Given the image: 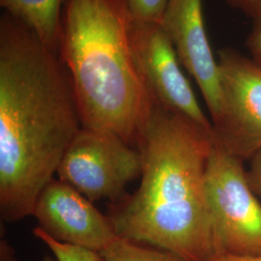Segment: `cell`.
<instances>
[{
  "label": "cell",
  "mask_w": 261,
  "mask_h": 261,
  "mask_svg": "<svg viewBox=\"0 0 261 261\" xmlns=\"http://www.w3.org/2000/svg\"><path fill=\"white\" fill-rule=\"evenodd\" d=\"M83 128L68 69L22 22L0 17V214L32 216Z\"/></svg>",
  "instance_id": "obj_1"
},
{
  "label": "cell",
  "mask_w": 261,
  "mask_h": 261,
  "mask_svg": "<svg viewBox=\"0 0 261 261\" xmlns=\"http://www.w3.org/2000/svg\"><path fill=\"white\" fill-rule=\"evenodd\" d=\"M215 132L152 100L140 132L139 189L110 218L116 233L149 244L185 261L218 253L206 192Z\"/></svg>",
  "instance_id": "obj_2"
},
{
  "label": "cell",
  "mask_w": 261,
  "mask_h": 261,
  "mask_svg": "<svg viewBox=\"0 0 261 261\" xmlns=\"http://www.w3.org/2000/svg\"><path fill=\"white\" fill-rule=\"evenodd\" d=\"M132 21L128 0H65L58 43L83 127L130 145L152 107L130 47Z\"/></svg>",
  "instance_id": "obj_3"
},
{
  "label": "cell",
  "mask_w": 261,
  "mask_h": 261,
  "mask_svg": "<svg viewBox=\"0 0 261 261\" xmlns=\"http://www.w3.org/2000/svg\"><path fill=\"white\" fill-rule=\"evenodd\" d=\"M206 192L218 253L261 254V200L244 161L216 139L207 163Z\"/></svg>",
  "instance_id": "obj_4"
},
{
  "label": "cell",
  "mask_w": 261,
  "mask_h": 261,
  "mask_svg": "<svg viewBox=\"0 0 261 261\" xmlns=\"http://www.w3.org/2000/svg\"><path fill=\"white\" fill-rule=\"evenodd\" d=\"M141 171L140 150L115 135L83 127L66 151L56 174L94 202L117 198Z\"/></svg>",
  "instance_id": "obj_5"
},
{
  "label": "cell",
  "mask_w": 261,
  "mask_h": 261,
  "mask_svg": "<svg viewBox=\"0 0 261 261\" xmlns=\"http://www.w3.org/2000/svg\"><path fill=\"white\" fill-rule=\"evenodd\" d=\"M221 115L215 139L232 155L250 160L261 150V65L232 47L218 53Z\"/></svg>",
  "instance_id": "obj_6"
},
{
  "label": "cell",
  "mask_w": 261,
  "mask_h": 261,
  "mask_svg": "<svg viewBox=\"0 0 261 261\" xmlns=\"http://www.w3.org/2000/svg\"><path fill=\"white\" fill-rule=\"evenodd\" d=\"M130 43L135 62L153 101L215 132L180 68L177 53L160 22L133 19Z\"/></svg>",
  "instance_id": "obj_7"
},
{
  "label": "cell",
  "mask_w": 261,
  "mask_h": 261,
  "mask_svg": "<svg viewBox=\"0 0 261 261\" xmlns=\"http://www.w3.org/2000/svg\"><path fill=\"white\" fill-rule=\"evenodd\" d=\"M32 216L56 240L99 253L118 236L110 218L60 179L53 180L43 190Z\"/></svg>",
  "instance_id": "obj_8"
},
{
  "label": "cell",
  "mask_w": 261,
  "mask_h": 261,
  "mask_svg": "<svg viewBox=\"0 0 261 261\" xmlns=\"http://www.w3.org/2000/svg\"><path fill=\"white\" fill-rule=\"evenodd\" d=\"M161 24L198 85L216 126L221 115L219 67L206 34L202 0H168Z\"/></svg>",
  "instance_id": "obj_9"
},
{
  "label": "cell",
  "mask_w": 261,
  "mask_h": 261,
  "mask_svg": "<svg viewBox=\"0 0 261 261\" xmlns=\"http://www.w3.org/2000/svg\"><path fill=\"white\" fill-rule=\"evenodd\" d=\"M65 0H0V6L28 27L58 56V43Z\"/></svg>",
  "instance_id": "obj_10"
},
{
  "label": "cell",
  "mask_w": 261,
  "mask_h": 261,
  "mask_svg": "<svg viewBox=\"0 0 261 261\" xmlns=\"http://www.w3.org/2000/svg\"><path fill=\"white\" fill-rule=\"evenodd\" d=\"M100 254L103 261H185L172 252L146 248L119 235Z\"/></svg>",
  "instance_id": "obj_11"
},
{
  "label": "cell",
  "mask_w": 261,
  "mask_h": 261,
  "mask_svg": "<svg viewBox=\"0 0 261 261\" xmlns=\"http://www.w3.org/2000/svg\"><path fill=\"white\" fill-rule=\"evenodd\" d=\"M33 234L47 246L57 261H103L99 252L60 242L48 235L40 226L33 229Z\"/></svg>",
  "instance_id": "obj_12"
},
{
  "label": "cell",
  "mask_w": 261,
  "mask_h": 261,
  "mask_svg": "<svg viewBox=\"0 0 261 261\" xmlns=\"http://www.w3.org/2000/svg\"><path fill=\"white\" fill-rule=\"evenodd\" d=\"M168 0H128L132 17L139 21H162Z\"/></svg>",
  "instance_id": "obj_13"
},
{
  "label": "cell",
  "mask_w": 261,
  "mask_h": 261,
  "mask_svg": "<svg viewBox=\"0 0 261 261\" xmlns=\"http://www.w3.org/2000/svg\"><path fill=\"white\" fill-rule=\"evenodd\" d=\"M246 45L252 55V59L261 65V14L253 19L252 30L248 35Z\"/></svg>",
  "instance_id": "obj_14"
},
{
  "label": "cell",
  "mask_w": 261,
  "mask_h": 261,
  "mask_svg": "<svg viewBox=\"0 0 261 261\" xmlns=\"http://www.w3.org/2000/svg\"><path fill=\"white\" fill-rule=\"evenodd\" d=\"M250 165L247 169V175L255 195L261 200V150L249 160Z\"/></svg>",
  "instance_id": "obj_15"
},
{
  "label": "cell",
  "mask_w": 261,
  "mask_h": 261,
  "mask_svg": "<svg viewBox=\"0 0 261 261\" xmlns=\"http://www.w3.org/2000/svg\"><path fill=\"white\" fill-rule=\"evenodd\" d=\"M234 9L239 10L247 17L255 19L261 14V0H226Z\"/></svg>",
  "instance_id": "obj_16"
},
{
  "label": "cell",
  "mask_w": 261,
  "mask_h": 261,
  "mask_svg": "<svg viewBox=\"0 0 261 261\" xmlns=\"http://www.w3.org/2000/svg\"><path fill=\"white\" fill-rule=\"evenodd\" d=\"M206 261H261V254L235 255L229 253H217Z\"/></svg>",
  "instance_id": "obj_17"
},
{
  "label": "cell",
  "mask_w": 261,
  "mask_h": 261,
  "mask_svg": "<svg viewBox=\"0 0 261 261\" xmlns=\"http://www.w3.org/2000/svg\"><path fill=\"white\" fill-rule=\"evenodd\" d=\"M41 261H57L56 258H53V257H50V256H48V255H46L43 259Z\"/></svg>",
  "instance_id": "obj_18"
}]
</instances>
